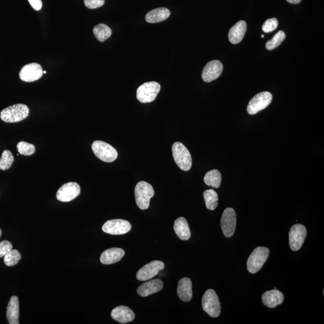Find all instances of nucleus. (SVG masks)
Segmentation results:
<instances>
[{"label":"nucleus","instance_id":"cd10ccee","mask_svg":"<svg viewBox=\"0 0 324 324\" xmlns=\"http://www.w3.org/2000/svg\"><path fill=\"white\" fill-rule=\"evenodd\" d=\"M286 38V35L283 31H279L276 34L273 38L268 41L266 45V49L272 50L277 48Z\"/></svg>","mask_w":324,"mask_h":324},{"label":"nucleus","instance_id":"6ab92c4d","mask_svg":"<svg viewBox=\"0 0 324 324\" xmlns=\"http://www.w3.org/2000/svg\"><path fill=\"white\" fill-rule=\"evenodd\" d=\"M125 255V252L120 248H111L106 250L100 256V262L101 264L110 265L118 263L122 259Z\"/></svg>","mask_w":324,"mask_h":324},{"label":"nucleus","instance_id":"a211bd4d","mask_svg":"<svg viewBox=\"0 0 324 324\" xmlns=\"http://www.w3.org/2000/svg\"><path fill=\"white\" fill-rule=\"evenodd\" d=\"M283 293L277 289H273L271 291L264 292L262 301L265 306L269 308H275L276 306L280 305L284 301Z\"/></svg>","mask_w":324,"mask_h":324},{"label":"nucleus","instance_id":"72a5a7b5","mask_svg":"<svg viewBox=\"0 0 324 324\" xmlns=\"http://www.w3.org/2000/svg\"><path fill=\"white\" fill-rule=\"evenodd\" d=\"M84 4L87 8L94 9L102 6L105 4V0H84Z\"/></svg>","mask_w":324,"mask_h":324},{"label":"nucleus","instance_id":"9d476101","mask_svg":"<svg viewBox=\"0 0 324 324\" xmlns=\"http://www.w3.org/2000/svg\"><path fill=\"white\" fill-rule=\"evenodd\" d=\"M131 229V224L123 219L109 220L102 227L104 232L115 235L125 234Z\"/></svg>","mask_w":324,"mask_h":324},{"label":"nucleus","instance_id":"b1692460","mask_svg":"<svg viewBox=\"0 0 324 324\" xmlns=\"http://www.w3.org/2000/svg\"><path fill=\"white\" fill-rule=\"evenodd\" d=\"M171 15L170 10L165 7H160L151 10L146 14L145 20L149 23H157L167 19Z\"/></svg>","mask_w":324,"mask_h":324},{"label":"nucleus","instance_id":"0eeeda50","mask_svg":"<svg viewBox=\"0 0 324 324\" xmlns=\"http://www.w3.org/2000/svg\"><path fill=\"white\" fill-rule=\"evenodd\" d=\"M160 88V84L156 82H148L143 84L137 90V99L143 103L152 102L156 99Z\"/></svg>","mask_w":324,"mask_h":324},{"label":"nucleus","instance_id":"4be33fe9","mask_svg":"<svg viewBox=\"0 0 324 324\" xmlns=\"http://www.w3.org/2000/svg\"><path fill=\"white\" fill-rule=\"evenodd\" d=\"M174 230L179 238L182 240L187 241L190 238L191 233L187 220L179 218L174 222Z\"/></svg>","mask_w":324,"mask_h":324},{"label":"nucleus","instance_id":"5701e85b","mask_svg":"<svg viewBox=\"0 0 324 324\" xmlns=\"http://www.w3.org/2000/svg\"><path fill=\"white\" fill-rule=\"evenodd\" d=\"M6 315L8 322L10 324H19V303L16 296L11 297L8 304Z\"/></svg>","mask_w":324,"mask_h":324},{"label":"nucleus","instance_id":"f257e3e1","mask_svg":"<svg viewBox=\"0 0 324 324\" xmlns=\"http://www.w3.org/2000/svg\"><path fill=\"white\" fill-rule=\"evenodd\" d=\"M29 115V108L24 104H16L4 109L0 114V118L5 123L21 122Z\"/></svg>","mask_w":324,"mask_h":324},{"label":"nucleus","instance_id":"39448f33","mask_svg":"<svg viewBox=\"0 0 324 324\" xmlns=\"http://www.w3.org/2000/svg\"><path fill=\"white\" fill-rule=\"evenodd\" d=\"M92 148L95 156L102 161L111 163L117 159L118 153L113 146L101 140H95Z\"/></svg>","mask_w":324,"mask_h":324},{"label":"nucleus","instance_id":"f704fd0d","mask_svg":"<svg viewBox=\"0 0 324 324\" xmlns=\"http://www.w3.org/2000/svg\"><path fill=\"white\" fill-rule=\"evenodd\" d=\"M30 4L35 10H40L42 7V0H29Z\"/></svg>","mask_w":324,"mask_h":324},{"label":"nucleus","instance_id":"7ed1b4c3","mask_svg":"<svg viewBox=\"0 0 324 324\" xmlns=\"http://www.w3.org/2000/svg\"><path fill=\"white\" fill-rule=\"evenodd\" d=\"M172 150L176 165L183 171H189L192 165V159L188 149L182 143L176 142L174 143Z\"/></svg>","mask_w":324,"mask_h":324},{"label":"nucleus","instance_id":"7c9ffc66","mask_svg":"<svg viewBox=\"0 0 324 324\" xmlns=\"http://www.w3.org/2000/svg\"><path fill=\"white\" fill-rule=\"evenodd\" d=\"M16 146L19 153L24 156H32L36 152L35 146L32 143L21 141L17 144Z\"/></svg>","mask_w":324,"mask_h":324},{"label":"nucleus","instance_id":"4468645a","mask_svg":"<svg viewBox=\"0 0 324 324\" xmlns=\"http://www.w3.org/2000/svg\"><path fill=\"white\" fill-rule=\"evenodd\" d=\"M224 66L221 61L213 60L208 63L202 70V78L205 83H211L221 75Z\"/></svg>","mask_w":324,"mask_h":324},{"label":"nucleus","instance_id":"20e7f679","mask_svg":"<svg viewBox=\"0 0 324 324\" xmlns=\"http://www.w3.org/2000/svg\"><path fill=\"white\" fill-rule=\"evenodd\" d=\"M270 255V250L265 247H258L253 250L247 262L248 271L255 274L261 269L266 263Z\"/></svg>","mask_w":324,"mask_h":324},{"label":"nucleus","instance_id":"e433bc0d","mask_svg":"<svg viewBox=\"0 0 324 324\" xmlns=\"http://www.w3.org/2000/svg\"><path fill=\"white\" fill-rule=\"evenodd\" d=\"M1 233H2V231H1V228H0V237H1Z\"/></svg>","mask_w":324,"mask_h":324},{"label":"nucleus","instance_id":"c756f323","mask_svg":"<svg viewBox=\"0 0 324 324\" xmlns=\"http://www.w3.org/2000/svg\"><path fill=\"white\" fill-rule=\"evenodd\" d=\"M21 255L17 250H12L4 256V262L8 267L15 266L21 260Z\"/></svg>","mask_w":324,"mask_h":324},{"label":"nucleus","instance_id":"393cba45","mask_svg":"<svg viewBox=\"0 0 324 324\" xmlns=\"http://www.w3.org/2000/svg\"><path fill=\"white\" fill-rule=\"evenodd\" d=\"M204 181L208 186L218 188L221 185L222 175L218 170H213L208 171L205 174Z\"/></svg>","mask_w":324,"mask_h":324},{"label":"nucleus","instance_id":"473e14b6","mask_svg":"<svg viewBox=\"0 0 324 324\" xmlns=\"http://www.w3.org/2000/svg\"><path fill=\"white\" fill-rule=\"evenodd\" d=\"M12 249V244L10 241H3L0 242V258L4 257Z\"/></svg>","mask_w":324,"mask_h":324},{"label":"nucleus","instance_id":"bb28decb","mask_svg":"<svg viewBox=\"0 0 324 324\" xmlns=\"http://www.w3.org/2000/svg\"><path fill=\"white\" fill-rule=\"evenodd\" d=\"M93 33L98 41L104 42L111 37L112 30L106 25L100 24L94 27Z\"/></svg>","mask_w":324,"mask_h":324},{"label":"nucleus","instance_id":"423d86ee","mask_svg":"<svg viewBox=\"0 0 324 324\" xmlns=\"http://www.w3.org/2000/svg\"><path fill=\"white\" fill-rule=\"evenodd\" d=\"M202 306L204 311L211 318H218L221 312V306L219 297L213 289H208L202 298Z\"/></svg>","mask_w":324,"mask_h":324},{"label":"nucleus","instance_id":"f8f14e48","mask_svg":"<svg viewBox=\"0 0 324 324\" xmlns=\"http://www.w3.org/2000/svg\"><path fill=\"white\" fill-rule=\"evenodd\" d=\"M80 185L77 183L69 182L59 188L57 193V199L61 202H70L80 195Z\"/></svg>","mask_w":324,"mask_h":324},{"label":"nucleus","instance_id":"a878e982","mask_svg":"<svg viewBox=\"0 0 324 324\" xmlns=\"http://www.w3.org/2000/svg\"><path fill=\"white\" fill-rule=\"evenodd\" d=\"M207 209L215 210L218 205V194L213 189L205 190L203 194Z\"/></svg>","mask_w":324,"mask_h":324},{"label":"nucleus","instance_id":"ddd939ff","mask_svg":"<svg viewBox=\"0 0 324 324\" xmlns=\"http://www.w3.org/2000/svg\"><path fill=\"white\" fill-rule=\"evenodd\" d=\"M165 268V264L162 261H153L146 264L138 272L137 278L139 281L150 280L158 274Z\"/></svg>","mask_w":324,"mask_h":324},{"label":"nucleus","instance_id":"c9c22d12","mask_svg":"<svg viewBox=\"0 0 324 324\" xmlns=\"http://www.w3.org/2000/svg\"><path fill=\"white\" fill-rule=\"evenodd\" d=\"M287 1L291 4H298L301 1V0H286Z\"/></svg>","mask_w":324,"mask_h":324},{"label":"nucleus","instance_id":"1a4fd4ad","mask_svg":"<svg viewBox=\"0 0 324 324\" xmlns=\"http://www.w3.org/2000/svg\"><path fill=\"white\" fill-rule=\"evenodd\" d=\"M307 235V230L303 225L296 224L289 231V246L293 251H298L302 247Z\"/></svg>","mask_w":324,"mask_h":324},{"label":"nucleus","instance_id":"f03ea898","mask_svg":"<svg viewBox=\"0 0 324 324\" xmlns=\"http://www.w3.org/2000/svg\"><path fill=\"white\" fill-rule=\"evenodd\" d=\"M154 195L153 186L145 182H140L135 188V200L140 210L148 209L150 199Z\"/></svg>","mask_w":324,"mask_h":324},{"label":"nucleus","instance_id":"2f4dec72","mask_svg":"<svg viewBox=\"0 0 324 324\" xmlns=\"http://www.w3.org/2000/svg\"><path fill=\"white\" fill-rule=\"evenodd\" d=\"M278 22L276 18L267 19L263 25V32L266 33L272 32L277 29Z\"/></svg>","mask_w":324,"mask_h":324},{"label":"nucleus","instance_id":"c85d7f7f","mask_svg":"<svg viewBox=\"0 0 324 324\" xmlns=\"http://www.w3.org/2000/svg\"><path fill=\"white\" fill-rule=\"evenodd\" d=\"M14 162V157L12 152L5 150L2 153L0 159V170L5 171L8 170L12 166Z\"/></svg>","mask_w":324,"mask_h":324},{"label":"nucleus","instance_id":"2eb2a0df","mask_svg":"<svg viewBox=\"0 0 324 324\" xmlns=\"http://www.w3.org/2000/svg\"><path fill=\"white\" fill-rule=\"evenodd\" d=\"M43 72L41 65L30 63L22 67L19 73V77L22 81L31 83L39 80L43 76Z\"/></svg>","mask_w":324,"mask_h":324},{"label":"nucleus","instance_id":"aec40b11","mask_svg":"<svg viewBox=\"0 0 324 324\" xmlns=\"http://www.w3.org/2000/svg\"><path fill=\"white\" fill-rule=\"evenodd\" d=\"M177 294L180 300L188 302L192 298V283L189 278H184L180 280L177 287Z\"/></svg>","mask_w":324,"mask_h":324},{"label":"nucleus","instance_id":"412c9836","mask_svg":"<svg viewBox=\"0 0 324 324\" xmlns=\"http://www.w3.org/2000/svg\"><path fill=\"white\" fill-rule=\"evenodd\" d=\"M247 30L246 22L239 21L231 28L228 38L231 44H238L243 40Z\"/></svg>","mask_w":324,"mask_h":324},{"label":"nucleus","instance_id":"9b49d317","mask_svg":"<svg viewBox=\"0 0 324 324\" xmlns=\"http://www.w3.org/2000/svg\"><path fill=\"white\" fill-rule=\"evenodd\" d=\"M236 225V213L232 208H227L222 214L221 221L222 232L226 237H231L235 232Z\"/></svg>","mask_w":324,"mask_h":324},{"label":"nucleus","instance_id":"6e6552de","mask_svg":"<svg viewBox=\"0 0 324 324\" xmlns=\"http://www.w3.org/2000/svg\"><path fill=\"white\" fill-rule=\"evenodd\" d=\"M273 95L270 92H263L255 95L250 100L247 111L250 115H255L266 109L272 103Z\"/></svg>","mask_w":324,"mask_h":324},{"label":"nucleus","instance_id":"58836bf2","mask_svg":"<svg viewBox=\"0 0 324 324\" xmlns=\"http://www.w3.org/2000/svg\"><path fill=\"white\" fill-rule=\"evenodd\" d=\"M43 73H46V71H44Z\"/></svg>","mask_w":324,"mask_h":324},{"label":"nucleus","instance_id":"f3484780","mask_svg":"<svg viewBox=\"0 0 324 324\" xmlns=\"http://www.w3.org/2000/svg\"><path fill=\"white\" fill-rule=\"evenodd\" d=\"M163 286V281L157 278L141 284L138 287L137 293L140 297H146L161 291Z\"/></svg>","mask_w":324,"mask_h":324},{"label":"nucleus","instance_id":"4c0bfd02","mask_svg":"<svg viewBox=\"0 0 324 324\" xmlns=\"http://www.w3.org/2000/svg\"><path fill=\"white\" fill-rule=\"evenodd\" d=\"M261 38H264V35H261Z\"/></svg>","mask_w":324,"mask_h":324},{"label":"nucleus","instance_id":"dca6fc26","mask_svg":"<svg viewBox=\"0 0 324 324\" xmlns=\"http://www.w3.org/2000/svg\"><path fill=\"white\" fill-rule=\"evenodd\" d=\"M111 317L118 323L127 324L134 321L135 315L134 312L128 307L120 306L112 310Z\"/></svg>","mask_w":324,"mask_h":324}]
</instances>
